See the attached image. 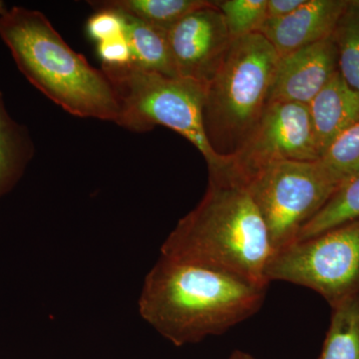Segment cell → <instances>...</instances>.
<instances>
[{"mask_svg": "<svg viewBox=\"0 0 359 359\" xmlns=\"http://www.w3.org/2000/svg\"><path fill=\"white\" fill-rule=\"evenodd\" d=\"M266 285L161 256L144 280L141 318L175 346L226 334L261 309Z\"/></svg>", "mask_w": 359, "mask_h": 359, "instance_id": "6da1fadb", "label": "cell"}, {"mask_svg": "<svg viewBox=\"0 0 359 359\" xmlns=\"http://www.w3.org/2000/svg\"><path fill=\"white\" fill-rule=\"evenodd\" d=\"M161 256L268 287L273 250L245 186L209 177L204 197L168 236Z\"/></svg>", "mask_w": 359, "mask_h": 359, "instance_id": "7a4b0ae2", "label": "cell"}, {"mask_svg": "<svg viewBox=\"0 0 359 359\" xmlns=\"http://www.w3.org/2000/svg\"><path fill=\"white\" fill-rule=\"evenodd\" d=\"M0 39L26 79L52 102L76 117L117 123L119 100L109 78L73 50L43 13L11 7L0 15Z\"/></svg>", "mask_w": 359, "mask_h": 359, "instance_id": "3957f363", "label": "cell"}, {"mask_svg": "<svg viewBox=\"0 0 359 359\" xmlns=\"http://www.w3.org/2000/svg\"><path fill=\"white\" fill-rule=\"evenodd\" d=\"M278 59L259 33L231 40L223 62L205 86V137L215 154L229 164L266 110Z\"/></svg>", "mask_w": 359, "mask_h": 359, "instance_id": "277c9868", "label": "cell"}, {"mask_svg": "<svg viewBox=\"0 0 359 359\" xmlns=\"http://www.w3.org/2000/svg\"><path fill=\"white\" fill-rule=\"evenodd\" d=\"M114 86L120 114L116 124L136 133L165 126L185 137L203 155L209 176L223 173L229 162L215 154L203 124L205 86L133 65L101 68Z\"/></svg>", "mask_w": 359, "mask_h": 359, "instance_id": "5b68a950", "label": "cell"}, {"mask_svg": "<svg viewBox=\"0 0 359 359\" xmlns=\"http://www.w3.org/2000/svg\"><path fill=\"white\" fill-rule=\"evenodd\" d=\"M342 186L320 159L271 163L245 183L273 254L294 244L302 229Z\"/></svg>", "mask_w": 359, "mask_h": 359, "instance_id": "8992f818", "label": "cell"}, {"mask_svg": "<svg viewBox=\"0 0 359 359\" xmlns=\"http://www.w3.org/2000/svg\"><path fill=\"white\" fill-rule=\"evenodd\" d=\"M266 278L313 290L332 309L358 294L359 218L275 252Z\"/></svg>", "mask_w": 359, "mask_h": 359, "instance_id": "52a82bcc", "label": "cell"}, {"mask_svg": "<svg viewBox=\"0 0 359 359\" xmlns=\"http://www.w3.org/2000/svg\"><path fill=\"white\" fill-rule=\"evenodd\" d=\"M320 159L309 106L273 100L226 171L216 176L245 186L259 170L280 161Z\"/></svg>", "mask_w": 359, "mask_h": 359, "instance_id": "ba28073f", "label": "cell"}, {"mask_svg": "<svg viewBox=\"0 0 359 359\" xmlns=\"http://www.w3.org/2000/svg\"><path fill=\"white\" fill-rule=\"evenodd\" d=\"M167 36L178 76L203 86L216 74L233 40L215 1L188 14Z\"/></svg>", "mask_w": 359, "mask_h": 359, "instance_id": "9c48e42d", "label": "cell"}, {"mask_svg": "<svg viewBox=\"0 0 359 359\" xmlns=\"http://www.w3.org/2000/svg\"><path fill=\"white\" fill-rule=\"evenodd\" d=\"M339 71L332 37L292 52L278 59L269 101L309 105Z\"/></svg>", "mask_w": 359, "mask_h": 359, "instance_id": "30bf717a", "label": "cell"}, {"mask_svg": "<svg viewBox=\"0 0 359 359\" xmlns=\"http://www.w3.org/2000/svg\"><path fill=\"white\" fill-rule=\"evenodd\" d=\"M347 4L348 0H306L289 15L264 21L259 33L282 57L332 37Z\"/></svg>", "mask_w": 359, "mask_h": 359, "instance_id": "8fae6325", "label": "cell"}, {"mask_svg": "<svg viewBox=\"0 0 359 359\" xmlns=\"http://www.w3.org/2000/svg\"><path fill=\"white\" fill-rule=\"evenodd\" d=\"M309 109L321 158L340 134L359 123V93L337 71L309 103Z\"/></svg>", "mask_w": 359, "mask_h": 359, "instance_id": "7c38bea8", "label": "cell"}, {"mask_svg": "<svg viewBox=\"0 0 359 359\" xmlns=\"http://www.w3.org/2000/svg\"><path fill=\"white\" fill-rule=\"evenodd\" d=\"M33 155L29 131L9 114L0 91V198L20 181Z\"/></svg>", "mask_w": 359, "mask_h": 359, "instance_id": "4fadbf2b", "label": "cell"}, {"mask_svg": "<svg viewBox=\"0 0 359 359\" xmlns=\"http://www.w3.org/2000/svg\"><path fill=\"white\" fill-rule=\"evenodd\" d=\"M122 14L125 20V36L131 49L132 63L141 69L179 77L167 32L127 14Z\"/></svg>", "mask_w": 359, "mask_h": 359, "instance_id": "5bb4252c", "label": "cell"}, {"mask_svg": "<svg viewBox=\"0 0 359 359\" xmlns=\"http://www.w3.org/2000/svg\"><path fill=\"white\" fill-rule=\"evenodd\" d=\"M94 11L113 9L169 32L193 11L211 6L208 0H104L88 1Z\"/></svg>", "mask_w": 359, "mask_h": 359, "instance_id": "9a60e30c", "label": "cell"}, {"mask_svg": "<svg viewBox=\"0 0 359 359\" xmlns=\"http://www.w3.org/2000/svg\"><path fill=\"white\" fill-rule=\"evenodd\" d=\"M332 309L318 359H359V292Z\"/></svg>", "mask_w": 359, "mask_h": 359, "instance_id": "2e32d148", "label": "cell"}, {"mask_svg": "<svg viewBox=\"0 0 359 359\" xmlns=\"http://www.w3.org/2000/svg\"><path fill=\"white\" fill-rule=\"evenodd\" d=\"M339 59V72L359 93V0H348L332 34Z\"/></svg>", "mask_w": 359, "mask_h": 359, "instance_id": "e0dca14e", "label": "cell"}, {"mask_svg": "<svg viewBox=\"0 0 359 359\" xmlns=\"http://www.w3.org/2000/svg\"><path fill=\"white\" fill-rule=\"evenodd\" d=\"M359 218V176L344 184L302 231L295 242ZM294 242V243H295Z\"/></svg>", "mask_w": 359, "mask_h": 359, "instance_id": "ac0fdd59", "label": "cell"}, {"mask_svg": "<svg viewBox=\"0 0 359 359\" xmlns=\"http://www.w3.org/2000/svg\"><path fill=\"white\" fill-rule=\"evenodd\" d=\"M215 4L233 40L259 33L266 20V0H221Z\"/></svg>", "mask_w": 359, "mask_h": 359, "instance_id": "d6986e66", "label": "cell"}, {"mask_svg": "<svg viewBox=\"0 0 359 359\" xmlns=\"http://www.w3.org/2000/svg\"><path fill=\"white\" fill-rule=\"evenodd\" d=\"M320 160L344 185L358 177L359 123L340 134Z\"/></svg>", "mask_w": 359, "mask_h": 359, "instance_id": "ffe728a7", "label": "cell"}, {"mask_svg": "<svg viewBox=\"0 0 359 359\" xmlns=\"http://www.w3.org/2000/svg\"><path fill=\"white\" fill-rule=\"evenodd\" d=\"M87 34L95 41L102 42L125 34L123 14L113 9H99L90 16L86 25Z\"/></svg>", "mask_w": 359, "mask_h": 359, "instance_id": "44dd1931", "label": "cell"}, {"mask_svg": "<svg viewBox=\"0 0 359 359\" xmlns=\"http://www.w3.org/2000/svg\"><path fill=\"white\" fill-rule=\"evenodd\" d=\"M97 53L102 61V66L107 67H122L132 63V53L126 36L99 42L97 45Z\"/></svg>", "mask_w": 359, "mask_h": 359, "instance_id": "7402d4cb", "label": "cell"}, {"mask_svg": "<svg viewBox=\"0 0 359 359\" xmlns=\"http://www.w3.org/2000/svg\"><path fill=\"white\" fill-rule=\"evenodd\" d=\"M304 2L306 0H266V20L289 15Z\"/></svg>", "mask_w": 359, "mask_h": 359, "instance_id": "603a6c76", "label": "cell"}, {"mask_svg": "<svg viewBox=\"0 0 359 359\" xmlns=\"http://www.w3.org/2000/svg\"><path fill=\"white\" fill-rule=\"evenodd\" d=\"M229 359H257L255 358V356H252V354L245 353V351H235L233 353H231V355L230 356V358Z\"/></svg>", "mask_w": 359, "mask_h": 359, "instance_id": "cb8c5ba5", "label": "cell"}, {"mask_svg": "<svg viewBox=\"0 0 359 359\" xmlns=\"http://www.w3.org/2000/svg\"><path fill=\"white\" fill-rule=\"evenodd\" d=\"M7 9H8V8H7L6 4H4V1H0V15H1V14H4V13H6Z\"/></svg>", "mask_w": 359, "mask_h": 359, "instance_id": "d4e9b609", "label": "cell"}]
</instances>
